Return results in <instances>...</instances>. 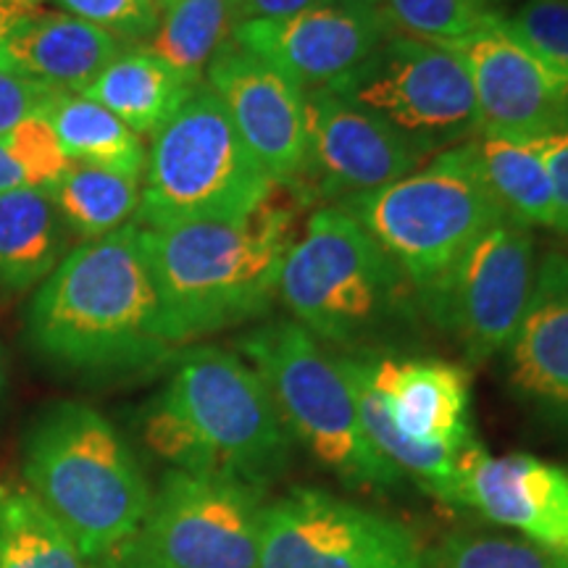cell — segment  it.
Wrapping results in <instances>:
<instances>
[{
  "instance_id": "7a4b0ae2",
  "label": "cell",
  "mask_w": 568,
  "mask_h": 568,
  "mask_svg": "<svg viewBox=\"0 0 568 568\" xmlns=\"http://www.w3.org/2000/svg\"><path fill=\"white\" fill-rule=\"evenodd\" d=\"M297 234V211L274 201L232 222L140 230L172 345L266 316Z\"/></svg>"
},
{
  "instance_id": "6da1fadb",
  "label": "cell",
  "mask_w": 568,
  "mask_h": 568,
  "mask_svg": "<svg viewBox=\"0 0 568 568\" xmlns=\"http://www.w3.org/2000/svg\"><path fill=\"white\" fill-rule=\"evenodd\" d=\"M27 343L63 374L116 376L163 364L166 335L140 226L126 224L63 255L24 318Z\"/></svg>"
},
{
  "instance_id": "603a6c76",
  "label": "cell",
  "mask_w": 568,
  "mask_h": 568,
  "mask_svg": "<svg viewBox=\"0 0 568 568\" xmlns=\"http://www.w3.org/2000/svg\"><path fill=\"white\" fill-rule=\"evenodd\" d=\"M337 364L353 389L361 424H364L368 443L376 447V453L389 460L403 477L416 481L424 493L447 503V506H458V458L466 447L464 450H450V447L422 445L406 437L393 424L382 397L368 385L358 358L339 353Z\"/></svg>"
},
{
  "instance_id": "7c38bea8",
  "label": "cell",
  "mask_w": 568,
  "mask_h": 568,
  "mask_svg": "<svg viewBox=\"0 0 568 568\" xmlns=\"http://www.w3.org/2000/svg\"><path fill=\"white\" fill-rule=\"evenodd\" d=\"M406 524L324 489L295 487L264 508L258 568H424Z\"/></svg>"
},
{
  "instance_id": "484cf974",
  "label": "cell",
  "mask_w": 568,
  "mask_h": 568,
  "mask_svg": "<svg viewBox=\"0 0 568 568\" xmlns=\"http://www.w3.org/2000/svg\"><path fill=\"white\" fill-rule=\"evenodd\" d=\"M69 237L92 243L122 230L138 216L142 176L119 174L111 169L71 163L69 172L48 187Z\"/></svg>"
},
{
  "instance_id": "52a82bcc",
  "label": "cell",
  "mask_w": 568,
  "mask_h": 568,
  "mask_svg": "<svg viewBox=\"0 0 568 568\" xmlns=\"http://www.w3.org/2000/svg\"><path fill=\"white\" fill-rule=\"evenodd\" d=\"M240 355L266 382L287 432L318 464L358 489H395L406 477L368 443L353 389L337 355L293 318L255 326L240 337Z\"/></svg>"
},
{
  "instance_id": "8992f818",
  "label": "cell",
  "mask_w": 568,
  "mask_h": 568,
  "mask_svg": "<svg viewBox=\"0 0 568 568\" xmlns=\"http://www.w3.org/2000/svg\"><path fill=\"white\" fill-rule=\"evenodd\" d=\"M276 182L253 159L209 84L153 134L134 224L140 230L232 222L272 203Z\"/></svg>"
},
{
  "instance_id": "9c48e42d",
  "label": "cell",
  "mask_w": 568,
  "mask_h": 568,
  "mask_svg": "<svg viewBox=\"0 0 568 568\" xmlns=\"http://www.w3.org/2000/svg\"><path fill=\"white\" fill-rule=\"evenodd\" d=\"M332 95L368 113L426 161L479 138V113L466 63L439 42L389 32Z\"/></svg>"
},
{
  "instance_id": "cb8c5ba5",
  "label": "cell",
  "mask_w": 568,
  "mask_h": 568,
  "mask_svg": "<svg viewBox=\"0 0 568 568\" xmlns=\"http://www.w3.org/2000/svg\"><path fill=\"white\" fill-rule=\"evenodd\" d=\"M477 161L489 193L500 209L524 226L556 230V190L542 140L479 138Z\"/></svg>"
},
{
  "instance_id": "2e32d148",
  "label": "cell",
  "mask_w": 568,
  "mask_h": 568,
  "mask_svg": "<svg viewBox=\"0 0 568 568\" xmlns=\"http://www.w3.org/2000/svg\"><path fill=\"white\" fill-rule=\"evenodd\" d=\"M458 506L477 510L568 564V468L529 453L489 456L477 439L458 458Z\"/></svg>"
},
{
  "instance_id": "f35d334b",
  "label": "cell",
  "mask_w": 568,
  "mask_h": 568,
  "mask_svg": "<svg viewBox=\"0 0 568 568\" xmlns=\"http://www.w3.org/2000/svg\"><path fill=\"white\" fill-rule=\"evenodd\" d=\"M337 3L353 6V9H361V11H379L382 13V0H337Z\"/></svg>"
},
{
  "instance_id": "9a60e30c",
  "label": "cell",
  "mask_w": 568,
  "mask_h": 568,
  "mask_svg": "<svg viewBox=\"0 0 568 568\" xmlns=\"http://www.w3.org/2000/svg\"><path fill=\"white\" fill-rule=\"evenodd\" d=\"M389 32L393 27L379 11L324 0L293 17L243 21L234 27L232 42L308 92L351 74Z\"/></svg>"
},
{
  "instance_id": "d590c367",
  "label": "cell",
  "mask_w": 568,
  "mask_h": 568,
  "mask_svg": "<svg viewBox=\"0 0 568 568\" xmlns=\"http://www.w3.org/2000/svg\"><path fill=\"white\" fill-rule=\"evenodd\" d=\"M324 3V0H232L234 24L258 19H284L305 9Z\"/></svg>"
},
{
  "instance_id": "5bb4252c",
  "label": "cell",
  "mask_w": 568,
  "mask_h": 568,
  "mask_svg": "<svg viewBox=\"0 0 568 568\" xmlns=\"http://www.w3.org/2000/svg\"><path fill=\"white\" fill-rule=\"evenodd\" d=\"M471 77L479 134L545 140L568 126V82L506 30L503 19L450 42Z\"/></svg>"
},
{
  "instance_id": "f546056e",
  "label": "cell",
  "mask_w": 568,
  "mask_h": 568,
  "mask_svg": "<svg viewBox=\"0 0 568 568\" xmlns=\"http://www.w3.org/2000/svg\"><path fill=\"white\" fill-rule=\"evenodd\" d=\"M424 568H568V564L521 537L460 529L426 552Z\"/></svg>"
},
{
  "instance_id": "e0dca14e",
  "label": "cell",
  "mask_w": 568,
  "mask_h": 568,
  "mask_svg": "<svg viewBox=\"0 0 568 568\" xmlns=\"http://www.w3.org/2000/svg\"><path fill=\"white\" fill-rule=\"evenodd\" d=\"M234 130L276 184H293L305 161V92L240 45L224 48L205 69Z\"/></svg>"
},
{
  "instance_id": "ffe728a7",
  "label": "cell",
  "mask_w": 568,
  "mask_h": 568,
  "mask_svg": "<svg viewBox=\"0 0 568 568\" xmlns=\"http://www.w3.org/2000/svg\"><path fill=\"white\" fill-rule=\"evenodd\" d=\"M124 48L126 42L90 21L38 11L0 42V71L61 92H82Z\"/></svg>"
},
{
  "instance_id": "7402d4cb",
  "label": "cell",
  "mask_w": 568,
  "mask_h": 568,
  "mask_svg": "<svg viewBox=\"0 0 568 568\" xmlns=\"http://www.w3.org/2000/svg\"><path fill=\"white\" fill-rule=\"evenodd\" d=\"M69 232L48 190L21 187L0 193V295L38 287L67 255Z\"/></svg>"
},
{
  "instance_id": "4316f807",
  "label": "cell",
  "mask_w": 568,
  "mask_h": 568,
  "mask_svg": "<svg viewBox=\"0 0 568 568\" xmlns=\"http://www.w3.org/2000/svg\"><path fill=\"white\" fill-rule=\"evenodd\" d=\"M234 27L232 0H174L161 9L159 27L142 48L203 84L205 69L232 42Z\"/></svg>"
},
{
  "instance_id": "3957f363",
  "label": "cell",
  "mask_w": 568,
  "mask_h": 568,
  "mask_svg": "<svg viewBox=\"0 0 568 568\" xmlns=\"http://www.w3.org/2000/svg\"><path fill=\"white\" fill-rule=\"evenodd\" d=\"M142 435L180 471L258 489L282 477L293 458V435L266 382L243 355L211 345L176 358L172 382L145 410Z\"/></svg>"
},
{
  "instance_id": "277c9868",
  "label": "cell",
  "mask_w": 568,
  "mask_h": 568,
  "mask_svg": "<svg viewBox=\"0 0 568 568\" xmlns=\"http://www.w3.org/2000/svg\"><path fill=\"white\" fill-rule=\"evenodd\" d=\"M280 301L293 322L345 355L374 353L422 311L400 266L339 205L308 216L282 264Z\"/></svg>"
},
{
  "instance_id": "d6a6232c",
  "label": "cell",
  "mask_w": 568,
  "mask_h": 568,
  "mask_svg": "<svg viewBox=\"0 0 568 568\" xmlns=\"http://www.w3.org/2000/svg\"><path fill=\"white\" fill-rule=\"evenodd\" d=\"M32 3L59 6L61 13L90 21L126 45L148 42L161 19L159 6L153 0H32Z\"/></svg>"
},
{
  "instance_id": "44dd1931",
  "label": "cell",
  "mask_w": 568,
  "mask_h": 568,
  "mask_svg": "<svg viewBox=\"0 0 568 568\" xmlns=\"http://www.w3.org/2000/svg\"><path fill=\"white\" fill-rule=\"evenodd\" d=\"M197 88L142 45H126L80 95L103 105L140 138H153Z\"/></svg>"
},
{
  "instance_id": "d6986e66",
  "label": "cell",
  "mask_w": 568,
  "mask_h": 568,
  "mask_svg": "<svg viewBox=\"0 0 568 568\" xmlns=\"http://www.w3.org/2000/svg\"><path fill=\"white\" fill-rule=\"evenodd\" d=\"M355 358L368 385L385 403L393 424L406 437L450 450H464L477 439L468 422L471 379L464 366L439 358H395L382 353Z\"/></svg>"
},
{
  "instance_id": "74e56055",
  "label": "cell",
  "mask_w": 568,
  "mask_h": 568,
  "mask_svg": "<svg viewBox=\"0 0 568 568\" xmlns=\"http://www.w3.org/2000/svg\"><path fill=\"white\" fill-rule=\"evenodd\" d=\"M21 184H24L21 169L13 163L9 151L0 145V193H6V190H13V187H21Z\"/></svg>"
},
{
  "instance_id": "30bf717a",
  "label": "cell",
  "mask_w": 568,
  "mask_h": 568,
  "mask_svg": "<svg viewBox=\"0 0 568 568\" xmlns=\"http://www.w3.org/2000/svg\"><path fill=\"white\" fill-rule=\"evenodd\" d=\"M264 489L172 468L140 529L113 550L148 568H258Z\"/></svg>"
},
{
  "instance_id": "83f0119b",
  "label": "cell",
  "mask_w": 568,
  "mask_h": 568,
  "mask_svg": "<svg viewBox=\"0 0 568 568\" xmlns=\"http://www.w3.org/2000/svg\"><path fill=\"white\" fill-rule=\"evenodd\" d=\"M0 568H92L24 485H0Z\"/></svg>"
},
{
  "instance_id": "f1b7e54d",
  "label": "cell",
  "mask_w": 568,
  "mask_h": 568,
  "mask_svg": "<svg viewBox=\"0 0 568 568\" xmlns=\"http://www.w3.org/2000/svg\"><path fill=\"white\" fill-rule=\"evenodd\" d=\"M514 0H382L393 32L450 45L508 13Z\"/></svg>"
},
{
  "instance_id": "ba28073f",
  "label": "cell",
  "mask_w": 568,
  "mask_h": 568,
  "mask_svg": "<svg viewBox=\"0 0 568 568\" xmlns=\"http://www.w3.org/2000/svg\"><path fill=\"white\" fill-rule=\"evenodd\" d=\"M335 205L372 234L416 295L481 232L508 216L481 176L474 140L437 153L387 187Z\"/></svg>"
},
{
  "instance_id": "836d02e7",
  "label": "cell",
  "mask_w": 568,
  "mask_h": 568,
  "mask_svg": "<svg viewBox=\"0 0 568 568\" xmlns=\"http://www.w3.org/2000/svg\"><path fill=\"white\" fill-rule=\"evenodd\" d=\"M61 90L0 71V138L24 119L42 113Z\"/></svg>"
},
{
  "instance_id": "ab89813d",
  "label": "cell",
  "mask_w": 568,
  "mask_h": 568,
  "mask_svg": "<svg viewBox=\"0 0 568 568\" xmlns=\"http://www.w3.org/2000/svg\"><path fill=\"white\" fill-rule=\"evenodd\" d=\"M109 568H148L142 564H132V560H124L119 556H109Z\"/></svg>"
},
{
  "instance_id": "b9f144b4",
  "label": "cell",
  "mask_w": 568,
  "mask_h": 568,
  "mask_svg": "<svg viewBox=\"0 0 568 568\" xmlns=\"http://www.w3.org/2000/svg\"><path fill=\"white\" fill-rule=\"evenodd\" d=\"M153 3H155V6H159V11H161V9H166V6H172V3H174V0H153Z\"/></svg>"
},
{
  "instance_id": "d4e9b609",
  "label": "cell",
  "mask_w": 568,
  "mask_h": 568,
  "mask_svg": "<svg viewBox=\"0 0 568 568\" xmlns=\"http://www.w3.org/2000/svg\"><path fill=\"white\" fill-rule=\"evenodd\" d=\"M74 163L111 169L119 174H145L148 151L140 134L119 122L111 111L80 92H59L42 111Z\"/></svg>"
},
{
  "instance_id": "8d00e7d4",
  "label": "cell",
  "mask_w": 568,
  "mask_h": 568,
  "mask_svg": "<svg viewBox=\"0 0 568 568\" xmlns=\"http://www.w3.org/2000/svg\"><path fill=\"white\" fill-rule=\"evenodd\" d=\"M38 11L40 6H34L32 0H0V42L9 38L13 27H19L21 21L30 19Z\"/></svg>"
},
{
  "instance_id": "4dcf8cb0",
  "label": "cell",
  "mask_w": 568,
  "mask_h": 568,
  "mask_svg": "<svg viewBox=\"0 0 568 568\" xmlns=\"http://www.w3.org/2000/svg\"><path fill=\"white\" fill-rule=\"evenodd\" d=\"M503 24L568 82V0H514Z\"/></svg>"
},
{
  "instance_id": "1f68e13d",
  "label": "cell",
  "mask_w": 568,
  "mask_h": 568,
  "mask_svg": "<svg viewBox=\"0 0 568 568\" xmlns=\"http://www.w3.org/2000/svg\"><path fill=\"white\" fill-rule=\"evenodd\" d=\"M0 145L9 151L13 163L21 169L27 187L48 190L69 172L74 161L63 153L51 122L42 113L24 119L9 134L0 138Z\"/></svg>"
},
{
  "instance_id": "60d3db41",
  "label": "cell",
  "mask_w": 568,
  "mask_h": 568,
  "mask_svg": "<svg viewBox=\"0 0 568 568\" xmlns=\"http://www.w3.org/2000/svg\"><path fill=\"white\" fill-rule=\"evenodd\" d=\"M6 379H9V376H6V353L3 345H0V400H3L6 395Z\"/></svg>"
},
{
  "instance_id": "4fadbf2b",
  "label": "cell",
  "mask_w": 568,
  "mask_h": 568,
  "mask_svg": "<svg viewBox=\"0 0 568 568\" xmlns=\"http://www.w3.org/2000/svg\"><path fill=\"white\" fill-rule=\"evenodd\" d=\"M426 159L329 90L305 92V161L293 187L305 201H347L387 187Z\"/></svg>"
},
{
  "instance_id": "8fae6325",
  "label": "cell",
  "mask_w": 568,
  "mask_h": 568,
  "mask_svg": "<svg viewBox=\"0 0 568 568\" xmlns=\"http://www.w3.org/2000/svg\"><path fill=\"white\" fill-rule=\"evenodd\" d=\"M537 264L535 232L500 219L418 293L422 314L456 339L468 361L481 364L506 351L521 326Z\"/></svg>"
},
{
  "instance_id": "ac0fdd59",
  "label": "cell",
  "mask_w": 568,
  "mask_h": 568,
  "mask_svg": "<svg viewBox=\"0 0 568 568\" xmlns=\"http://www.w3.org/2000/svg\"><path fill=\"white\" fill-rule=\"evenodd\" d=\"M510 393L539 424L568 439V255L537 264L527 316L506 351Z\"/></svg>"
},
{
  "instance_id": "e575fe53",
  "label": "cell",
  "mask_w": 568,
  "mask_h": 568,
  "mask_svg": "<svg viewBox=\"0 0 568 568\" xmlns=\"http://www.w3.org/2000/svg\"><path fill=\"white\" fill-rule=\"evenodd\" d=\"M545 155L556 190V232L568 237V126L545 138Z\"/></svg>"
},
{
  "instance_id": "5b68a950",
  "label": "cell",
  "mask_w": 568,
  "mask_h": 568,
  "mask_svg": "<svg viewBox=\"0 0 568 568\" xmlns=\"http://www.w3.org/2000/svg\"><path fill=\"white\" fill-rule=\"evenodd\" d=\"M24 487L88 558L130 542L151 506V487L132 447L84 403H55L27 432Z\"/></svg>"
}]
</instances>
